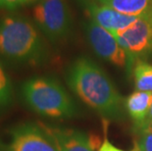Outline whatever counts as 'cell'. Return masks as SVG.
Here are the masks:
<instances>
[{"label":"cell","mask_w":152,"mask_h":151,"mask_svg":"<svg viewBox=\"0 0 152 151\" xmlns=\"http://www.w3.org/2000/svg\"><path fill=\"white\" fill-rule=\"evenodd\" d=\"M72 90L89 107L105 117L122 113V98L108 76L87 58H80L68 72Z\"/></svg>","instance_id":"1"},{"label":"cell","mask_w":152,"mask_h":151,"mask_svg":"<svg viewBox=\"0 0 152 151\" xmlns=\"http://www.w3.org/2000/svg\"><path fill=\"white\" fill-rule=\"evenodd\" d=\"M46 56L39 33L31 21L18 15L0 18V57L15 65H37Z\"/></svg>","instance_id":"2"},{"label":"cell","mask_w":152,"mask_h":151,"mask_svg":"<svg viewBox=\"0 0 152 151\" xmlns=\"http://www.w3.org/2000/svg\"><path fill=\"white\" fill-rule=\"evenodd\" d=\"M22 94L31 110L49 118L75 116L77 107L71 96L56 80L35 77L24 82Z\"/></svg>","instance_id":"3"},{"label":"cell","mask_w":152,"mask_h":151,"mask_svg":"<svg viewBox=\"0 0 152 151\" xmlns=\"http://www.w3.org/2000/svg\"><path fill=\"white\" fill-rule=\"evenodd\" d=\"M0 151H60L41 125L23 123L0 134Z\"/></svg>","instance_id":"4"},{"label":"cell","mask_w":152,"mask_h":151,"mask_svg":"<svg viewBox=\"0 0 152 151\" xmlns=\"http://www.w3.org/2000/svg\"><path fill=\"white\" fill-rule=\"evenodd\" d=\"M34 19L52 42L66 39L72 28V16L66 0H40L34 8Z\"/></svg>","instance_id":"5"},{"label":"cell","mask_w":152,"mask_h":151,"mask_svg":"<svg viewBox=\"0 0 152 151\" xmlns=\"http://www.w3.org/2000/svg\"><path fill=\"white\" fill-rule=\"evenodd\" d=\"M113 35L127 55L140 57L149 54L152 52V10Z\"/></svg>","instance_id":"6"},{"label":"cell","mask_w":152,"mask_h":151,"mask_svg":"<svg viewBox=\"0 0 152 151\" xmlns=\"http://www.w3.org/2000/svg\"><path fill=\"white\" fill-rule=\"evenodd\" d=\"M86 34L90 45L98 56L118 67L126 66L127 53L109 31L91 21L86 24Z\"/></svg>","instance_id":"7"},{"label":"cell","mask_w":152,"mask_h":151,"mask_svg":"<svg viewBox=\"0 0 152 151\" xmlns=\"http://www.w3.org/2000/svg\"><path fill=\"white\" fill-rule=\"evenodd\" d=\"M39 124L52 137L60 151H97L100 149L101 141L95 134L86 136L83 131L74 128Z\"/></svg>","instance_id":"8"},{"label":"cell","mask_w":152,"mask_h":151,"mask_svg":"<svg viewBox=\"0 0 152 151\" xmlns=\"http://www.w3.org/2000/svg\"><path fill=\"white\" fill-rule=\"evenodd\" d=\"M88 9L92 21L106 28L112 34L134 23L140 17L122 14L104 5L99 7L97 5L91 4L89 5Z\"/></svg>","instance_id":"9"},{"label":"cell","mask_w":152,"mask_h":151,"mask_svg":"<svg viewBox=\"0 0 152 151\" xmlns=\"http://www.w3.org/2000/svg\"><path fill=\"white\" fill-rule=\"evenodd\" d=\"M152 102V93L148 91H135L126 100V108L137 127L141 126L147 119Z\"/></svg>","instance_id":"10"},{"label":"cell","mask_w":152,"mask_h":151,"mask_svg":"<svg viewBox=\"0 0 152 151\" xmlns=\"http://www.w3.org/2000/svg\"><path fill=\"white\" fill-rule=\"evenodd\" d=\"M100 2L122 14L137 17L152 10V0H100Z\"/></svg>","instance_id":"11"},{"label":"cell","mask_w":152,"mask_h":151,"mask_svg":"<svg viewBox=\"0 0 152 151\" xmlns=\"http://www.w3.org/2000/svg\"><path fill=\"white\" fill-rule=\"evenodd\" d=\"M135 88L140 91H152V65L138 61L134 70Z\"/></svg>","instance_id":"12"},{"label":"cell","mask_w":152,"mask_h":151,"mask_svg":"<svg viewBox=\"0 0 152 151\" xmlns=\"http://www.w3.org/2000/svg\"><path fill=\"white\" fill-rule=\"evenodd\" d=\"M13 102V86L7 72L0 61V114L11 106Z\"/></svg>","instance_id":"13"},{"label":"cell","mask_w":152,"mask_h":151,"mask_svg":"<svg viewBox=\"0 0 152 151\" xmlns=\"http://www.w3.org/2000/svg\"><path fill=\"white\" fill-rule=\"evenodd\" d=\"M135 146L137 151H152V131H141Z\"/></svg>","instance_id":"14"},{"label":"cell","mask_w":152,"mask_h":151,"mask_svg":"<svg viewBox=\"0 0 152 151\" xmlns=\"http://www.w3.org/2000/svg\"><path fill=\"white\" fill-rule=\"evenodd\" d=\"M37 0H2V9L6 10H15L23 5L34 3Z\"/></svg>","instance_id":"15"},{"label":"cell","mask_w":152,"mask_h":151,"mask_svg":"<svg viewBox=\"0 0 152 151\" xmlns=\"http://www.w3.org/2000/svg\"><path fill=\"white\" fill-rule=\"evenodd\" d=\"M98 151H125V150H122V149L117 148V147L113 145L112 143H110V141L105 137L104 141H103L102 145H101V147H100V149ZM132 151H137V146H135Z\"/></svg>","instance_id":"16"},{"label":"cell","mask_w":152,"mask_h":151,"mask_svg":"<svg viewBox=\"0 0 152 151\" xmlns=\"http://www.w3.org/2000/svg\"><path fill=\"white\" fill-rule=\"evenodd\" d=\"M137 128L140 130L141 131H152V121L141 125V126L137 127Z\"/></svg>","instance_id":"17"},{"label":"cell","mask_w":152,"mask_h":151,"mask_svg":"<svg viewBox=\"0 0 152 151\" xmlns=\"http://www.w3.org/2000/svg\"><path fill=\"white\" fill-rule=\"evenodd\" d=\"M152 121V102H151V106H150V109H149V113H148V116H147V119L145 120V122L143 124L145 123H148V122H151ZM142 124V125H143Z\"/></svg>","instance_id":"18"},{"label":"cell","mask_w":152,"mask_h":151,"mask_svg":"<svg viewBox=\"0 0 152 151\" xmlns=\"http://www.w3.org/2000/svg\"><path fill=\"white\" fill-rule=\"evenodd\" d=\"M0 9H2V0H0Z\"/></svg>","instance_id":"19"}]
</instances>
